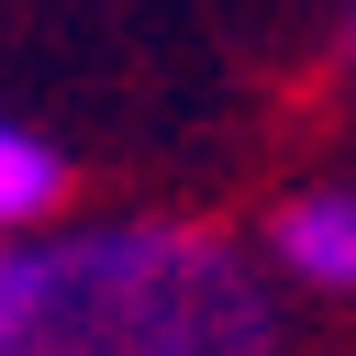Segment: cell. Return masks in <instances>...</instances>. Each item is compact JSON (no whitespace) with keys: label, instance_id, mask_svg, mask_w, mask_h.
<instances>
[{"label":"cell","instance_id":"obj_5","mask_svg":"<svg viewBox=\"0 0 356 356\" xmlns=\"http://www.w3.org/2000/svg\"><path fill=\"white\" fill-rule=\"evenodd\" d=\"M334 56H345V67H356V11H345V33H334Z\"/></svg>","mask_w":356,"mask_h":356},{"label":"cell","instance_id":"obj_4","mask_svg":"<svg viewBox=\"0 0 356 356\" xmlns=\"http://www.w3.org/2000/svg\"><path fill=\"white\" fill-rule=\"evenodd\" d=\"M33 312H44V245H0V356H33Z\"/></svg>","mask_w":356,"mask_h":356},{"label":"cell","instance_id":"obj_2","mask_svg":"<svg viewBox=\"0 0 356 356\" xmlns=\"http://www.w3.org/2000/svg\"><path fill=\"white\" fill-rule=\"evenodd\" d=\"M267 267L312 300H356V189L323 178V189H289L278 222H267Z\"/></svg>","mask_w":356,"mask_h":356},{"label":"cell","instance_id":"obj_3","mask_svg":"<svg viewBox=\"0 0 356 356\" xmlns=\"http://www.w3.org/2000/svg\"><path fill=\"white\" fill-rule=\"evenodd\" d=\"M56 200H67V156H56L33 122L0 111V245H11V234H44Z\"/></svg>","mask_w":356,"mask_h":356},{"label":"cell","instance_id":"obj_1","mask_svg":"<svg viewBox=\"0 0 356 356\" xmlns=\"http://www.w3.org/2000/svg\"><path fill=\"white\" fill-rule=\"evenodd\" d=\"M33 356H278V300L211 222H100L44 245Z\"/></svg>","mask_w":356,"mask_h":356}]
</instances>
